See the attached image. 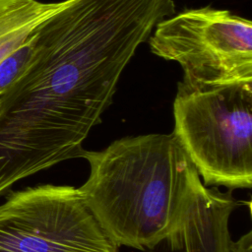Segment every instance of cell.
I'll use <instances>...</instances> for the list:
<instances>
[{
  "label": "cell",
  "instance_id": "5b68a950",
  "mask_svg": "<svg viewBox=\"0 0 252 252\" xmlns=\"http://www.w3.org/2000/svg\"><path fill=\"white\" fill-rule=\"evenodd\" d=\"M235 207L236 201L230 192L208 187L199 179L168 243L173 250L184 252H230L233 241L228 220Z\"/></svg>",
  "mask_w": 252,
  "mask_h": 252
},
{
  "label": "cell",
  "instance_id": "8992f818",
  "mask_svg": "<svg viewBox=\"0 0 252 252\" xmlns=\"http://www.w3.org/2000/svg\"><path fill=\"white\" fill-rule=\"evenodd\" d=\"M66 2L0 0V61L28 41L38 27Z\"/></svg>",
  "mask_w": 252,
  "mask_h": 252
},
{
  "label": "cell",
  "instance_id": "3957f363",
  "mask_svg": "<svg viewBox=\"0 0 252 252\" xmlns=\"http://www.w3.org/2000/svg\"><path fill=\"white\" fill-rule=\"evenodd\" d=\"M148 39L155 55L181 66L186 84L252 81V24L230 11L203 7L173 14Z\"/></svg>",
  "mask_w": 252,
  "mask_h": 252
},
{
  "label": "cell",
  "instance_id": "52a82bcc",
  "mask_svg": "<svg viewBox=\"0 0 252 252\" xmlns=\"http://www.w3.org/2000/svg\"><path fill=\"white\" fill-rule=\"evenodd\" d=\"M33 34L23 45L0 61V95L16 82L26 70L32 54Z\"/></svg>",
  "mask_w": 252,
  "mask_h": 252
},
{
  "label": "cell",
  "instance_id": "7a4b0ae2",
  "mask_svg": "<svg viewBox=\"0 0 252 252\" xmlns=\"http://www.w3.org/2000/svg\"><path fill=\"white\" fill-rule=\"evenodd\" d=\"M172 132L204 185L252 186V81L178 83Z\"/></svg>",
  "mask_w": 252,
  "mask_h": 252
},
{
  "label": "cell",
  "instance_id": "ba28073f",
  "mask_svg": "<svg viewBox=\"0 0 252 252\" xmlns=\"http://www.w3.org/2000/svg\"><path fill=\"white\" fill-rule=\"evenodd\" d=\"M230 252H252V231H248L236 242H232Z\"/></svg>",
  "mask_w": 252,
  "mask_h": 252
},
{
  "label": "cell",
  "instance_id": "277c9868",
  "mask_svg": "<svg viewBox=\"0 0 252 252\" xmlns=\"http://www.w3.org/2000/svg\"><path fill=\"white\" fill-rule=\"evenodd\" d=\"M0 252H119L79 188L45 184L0 205Z\"/></svg>",
  "mask_w": 252,
  "mask_h": 252
},
{
  "label": "cell",
  "instance_id": "6da1fadb",
  "mask_svg": "<svg viewBox=\"0 0 252 252\" xmlns=\"http://www.w3.org/2000/svg\"><path fill=\"white\" fill-rule=\"evenodd\" d=\"M81 158L90 175L79 190L118 247L146 250L168 241L201 179L172 133L124 137Z\"/></svg>",
  "mask_w": 252,
  "mask_h": 252
}]
</instances>
